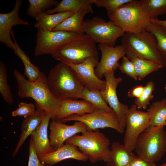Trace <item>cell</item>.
<instances>
[{
    "label": "cell",
    "instance_id": "6da1fadb",
    "mask_svg": "<svg viewBox=\"0 0 166 166\" xmlns=\"http://www.w3.org/2000/svg\"><path fill=\"white\" fill-rule=\"evenodd\" d=\"M18 86V95L20 98L30 97L35 105L44 110L52 120L55 119L61 104V100L56 98L48 86L47 77L42 72L38 79L31 82L16 68L13 71Z\"/></svg>",
    "mask_w": 166,
    "mask_h": 166
},
{
    "label": "cell",
    "instance_id": "7a4b0ae2",
    "mask_svg": "<svg viewBox=\"0 0 166 166\" xmlns=\"http://www.w3.org/2000/svg\"><path fill=\"white\" fill-rule=\"evenodd\" d=\"M47 81L51 92L59 100L80 98L84 88L72 68L62 62L51 69Z\"/></svg>",
    "mask_w": 166,
    "mask_h": 166
},
{
    "label": "cell",
    "instance_id": "3957f363",
    "mask_svg": "<svg viewBox=\"0 0 166 166\" xmlns=\"http://www.w3.org/2000/svg\"><path fill=\"white\" fill-rule=\"evenodd\" d=\"M81 135H76L65 142L73 144L88 157L92 163L99 161L107 162L109 156L110 140L99 131L87 129Z\"/></svg>",
    "mask_w": 166,
    "mask_h": 166
},
{
    "label": "cell",
    "instance_id": "277c9868",
    "mask_svg": "<svg viewBox=\"0 0 166 166\" xmlns=\"http://www.w3.org/2000/svg\"><path fill=\"white\" fill-rule=\"evenodd\" d=\"M126 51L139 57L166 66V60L160 53L156 38L146 29L136 33H125L121 39Z\"/></svg>",
    "mask_w": 166,
    "mask_h": 166
},
{
    "label": "cell",
    "instance_id": "5b68a950",
    "mask_svg": "<svg viewBox=\"0 0 166 166\" xmlns=\"http://www.w3.org/2000/svg\"><path fill=\"white\" fill-rule=\"evenodd\" d=\"M51 55L55 59L67 64H79L89 58L98 57L96 43L85 33L60 47Z\"/></svg>",
    "mask_w": 166,
    "mask_h": 166
},
{
    "label": "cell",
    "instance_id": "8992f818",
    "mask_svg": "<svg viewBox=\"0 0 166 166\" xmlns=\"http://www.w3.org/2000/svg\"><path fill=\"white\" fill-rule=\"evenodd\" d=\"M134 150L137 156L153 163L166 152V131L164 126H149L139 136Z\"/></svg>",
    "mask_w": 166,
    "mask_h": 166
},
{
    "label": "cell",
    "instance_id": "52a82bcc",
    "mask_svg": "<svg viewBox=\"0 0 166 166\" xmlns=\"http://www.w3.org/2000/svg\"><path fill=\"white\" fill-rule=\"evenodd\" d=\"M109 18L125 33H139L145 30L150 22L139 1L136 0L122 5Z\"/></svg>",
    "mask_w": 166,
    "mask_h": 166
},
{
    "label": "cell",
    "instance_id": "ba28073f",
    "mask_svg": "<svg viewBox=\"0 0 166 166\" xmlns=\"http://www.w3.org/2000/svg\"><path fill=\"white\" fill-rule=\"evenodd\" d=\"M83 31L96 43L113 46L117 38L125 33L112 21L106 22L99 17L84 21Z\"/></svg>",
    "mask_w": 166,
    "mask_h": 166
},
{
    "label": "cell",
    "instance_id": "9c48e42d",
    "mask_svg": "<svg viewBox=\"0 0 166 166\" xmlns=\"http://www.w3.org/2000/svg\"><path fill=\"white\" fill-rule=\"evenodd\" d=\"M37 29L34 51L36 57L51 55L60 47L83 34L61 31H46Z\"/></svg>",
    "mask_w": 166,
    "mask_h": 166
},
{
    "label": "cell",
    "instance_id": "30bf717a",
    "mask_svg": "<svg viewBox=\"0 0 166 166\" xmlns=\"http://www.w3.org/2000/svg\"><path fill=\"white\" fill-rule=\"evenodd\" d=\"M62 122L71 121H81L93 131L99 128H109L120 133L124 132L118 119L114 112H108L96 109L91 113L81 114H74L60 120Z\"/></svg>",
    "mask_w": 166,
    "mask_h": 166
},
{
    "label": "cell",
    "instance_id": "8fae6325",
    "mask_svg": "<svg viewBox=\"0 0 166 166\" xmlns=\"http://www.w3.org/2000/svg\"><path fill=\"white\" fill-rule=\"evenodd\" d=\"M148 112L137 109L133 104L128 108L126 118L124 144L130 151L134 150L139 135L150 126Z\"/></svg>",
    "mask_w": 166,
    "mask_h": 166
},
{
    "label": "cell",
    "instance_id": "7c38bea8",
    "mask_svg": "<svg viewBox=\"0 0 166 166\" xmlns=\"http://www.w3.org/2000/svg\"><path fill=\"white\" fill-rule=\"evenodd\" d=\"M114 71L110 70L104 74L106 86L104 90L100 92L105 101L116 114L121 126L124 129L129 108L118 100L116 89L118 85L122 81V79L121 77H116Z\"/></svg>",
    "mask_w": 166,
    "mask_h": 166
},
{
    "label": "cell",
    "instance_id": "4fadbf2b",
    "mask_svg": "<svg viewBox=\"0 0 166 166\" xmlns=\"http://www.w3.org/2000/svg\"><path fill=\"white\" fill-rule=\"evenodd\" d=\"M99 62L98 57H93L79 64H66L74 71L84 87L90 90L102 91L105 89L106 81L98 78L95 72Z\"/></svg>",
    "mask_w": 166,
    "mask_h": 166
},
{
    "label": "cell",
    "instance_id": "5bb4252c",
    "mask_svg": "<svg viewBox=\"0 0 166 166\" xmlns=\"http://www.w3.org/2000/svg\"><path fill=\"white\" fill-rule=\"evenodd\" d=\"M98 48L101 52V58L95 72L97 77L101 79L106 73L115 71L119 68V61L126 56V48L122 44L115 46L99 44Z\"/></svg>",
    "mask_w": 166,
    "mask_h": 166
},
{
    "label": "cell",
    "instance_id": "9a60e30c",
    "mask_svg": "<svg viewBox=\"0 0 166 166\" xmlns=\"http://www.w3.org/2000/svg\"><path fill=\"white\" fill-rule=\"evenodd\" d=\"M87 129L86 124L81 121H76L73 124L68 125L60 120H52L49 123L50 143L56 150L63 145L64 143L73 136Z\"/></svg>",
    "mask_w": 166,
    "mask_h": 166
},
{
    "label": "cell",
    "instance_id": "2e32d148",
    "mask_svg": "<svg viewBox=\"0 0 166 166\" xmlns=\"http://www.w3.org/2000/svg\"><path fill=\"white\" fill-rule=\"evenodd\" d=\"M22 3L21 0H16L11 11L6 13H0V41L13 50L15 46L10 36L12 27L17 25H29L28 22L22 20L19 15Z\"/></svg>",
    "mask_w": 166,
    "mask_h": 166
},
{
    "label": "cell",
    "instance_id": "e0dca14e",
    "mask_svg": "<svg viewBox=\"0 0 166 166\" xmlns=\"http://www.w3.org/2000/svg\"><path fill=\"white\" fill-rule=\"evenodd\" d=\"M38 158L42 163L49 166H52L69 159L83 161L89 160L88 156L81 151L77 146L66 143L51 152L38 156Z\"/></svg>",
    "mask_w": 166,
    "mask_h": 166
},
{
    "label": "cell",
    "instance_id": "ac0fdd59",
    "mask_svg": "<svg viewBox=\"0 0 166 166\" xmlns=\"http://www.w3.org/2000/svg\"><path fill=\"white\" fill-rule=\"evenodd\" d=\"M50 119L49 116L46 114L39 125L30 135V139L38 156L55 150L51 144L48 137V128Z\"/></svg>",
    "mask_w": 166,
    "mask_h": 166
},
{
    "label": "cell",
    "instance_id": "d6986e66",
    "mask_svg": "<svg viewBox=\"0 0 166 166\" xmlns=\"http://www.w3.org/2000/svg\"><path fill=\"white\" fill-rule=\"evenodd\" d=\"M96 109L93 105L83 99H62L61 100L60 105L55 119L61 120L73 115L90 113Z\"/></svg>",
    "mask_w": 166,
    "mask_h": 166
},
{
    "label": "cell",
    "instance_id": "ffe728a7",
    "mask_svg": "<svg viewBox=\"0 0 166 166\" xmlns=\"http://www.w3.org/2000/svg\"><path fill=\"white\" fill-rule=\"evenodd\" d=\"M36 109L34 113L24 119L21 126V132L17 144L12 153L14 157L27 138L37 128L46 114L45 111L35 105Z\"/></svg>",
    "mask_w": 166,
    "mask_h": 166
},
{
    "label": "cell",
    "instance_id": "44dd1931",
    "mask_svg": "<svg viewBox=\"0 0 166 166\" xmlns=\"http://www.w3.org/2000/svg\"><path fill=\"white\" fill-rule=\"evenodd\" d=\"M74 13L65 11L48 14L45 11L38 14L34 17L37 22L34 26L46 31H52Z\"/></svg>",
    "mask_w": 166,
    "mask_h": 166
},
{
    "label": "cell",
    "instance_id": "7402d4cb",
    "mask_svg": "<svg viewBox=\"0 0 166 166\" xmlns=\"http://www.w3.org/2000/svg\"><path fill=\"white\" fill-rule=\"evenodd\" d=\"M135 156L124 144L114 142L111 144L106 164L108 166H128Z\"/></svg>",
    "mask_w": 166,
    "mask_h": 166
},
{
    "label": "cell",
    "instance_id": "603a6c76",
    "mask_svg": "<svg viewBox=\"0 0 166 166\" xmlns=\"http://www.w3.org/2000/svg\"><path fill=\"white\" fill-rule=\"evenodd\" d=\"M94 0H62L53 9L45 11L48 14L57 12L71 11L74 13L85 11L88 13H93L92 5Z\"/></svg>",
    "mask_w": 166,
    "mask_h": 166
},
{
    "label": "cell",
    "instance_id": "cb8c5ba5",
    "mask_svg": "<svg viewBox=\"0 0 166 166\" xmlns=\"http://www.w3.org/2000/svg\"><path fill=\"white\" fill-rule=\"evenodd\" d=\"M126 56L133 63L139 81L143 80L149 74L164 67L158 63L139 57L128 52L126 51Z\"/></svg>",
    "mask_w": 166,
    "mask_h": 166
},
{
    "label": "cell",
    "instance_id": "d4e9b609",
    "mask_svg": "<svg viewBox=\"0 0 166 166\" xmlns=\"http://www.w3.org/2000/svg\"><path fill=\"white\" fill-rule=\"evenodd\" d=\"M11 35L14 39L15 48L13 50L16 56L21 60L24 66V74L30 81H36L39 77L41 72L39 68L33 64L30 61L29 57L21 48L17 42L14 36V33L12 30Z\"/></svg>",
    "mask_w": 166,
    "mask_h": 166
},
{
    "label": "cell",
    "instance_id": "484cf974",
    "mask_svg": "<svg viewBox=\"0 0 166 166\" xmlns=\"http://www.w3.org/2000/svg\"><path fill=\"white\" fill-rule=\"evenodd\" d=\"M88 13L85 11L74 13L52 31H61L79 34H84V18L85 14Z\"/></svg>",
    "mask_w": 166,
    "mask_h": 166
},
{
    "label": "cell",
    "instance_id": "4316f807",
    "mask_svg": "<svg viewBox=\"0 0 166 166\" xmlns=\"http://www.w3.org/2000/svg\"><path fill=\"white\" fill-rule=\"evenodd\" d=\"M151 127L164 126L166 121V98L153 102L147 109Z\"/></svg>",
    "mask_w": 166,
    "mask_h": 166
},
{
    "label": "cell",
    "instance_id": "83f0119b",
    "mask_svg": "<svg viewBox=\"0 0 166 166\" xmlns=\"http://www.w3.org/2000/svg\"><path fill=\"white\" fill-rule=\"evenodd\" d=\"M139 2L150 19L166 14V0H140Z\"/></svg>",
    "mask_w": 166,
    "mask_h": 166
},
{
    "label": "cell",
    "instance_id": "f1b7e54d",
    "mask_svg": "<svg viewBox=\"0 0 166 166\" xmlns=\"http://www.w3.org/2000/svg\"><path fill=\"white\" fill-rule=\"evenodd\" d=\"M80 98L88 101L97 109L108 112H113L104 100L100 90H90L84 87Z\"/></svg>",
    "mask_w": 166,
    "mask_h": 166
},
{
    "label": "cell",
    "instance_id": "f546056e",
    "mask_svg": "<svg viewBox=\"0 0 166 166\" xmlns=\"http://www.w3.org/2000/svg\"><path fill=\"white\" fill-rule=\"evenodd\" d=\"M145 29L155 37L158 49L166 60V28L150 22Z\"/></svg>",
    "mask_w": 166,
    "mask_h": 166
},
{
    "label": "cell",
    "instance_id": "4dcf8cb0",
    "mask_svg": "<svg viewBox=\"0 0 166 166\" xmlns=\"http://www.w3.org/2000/svg\"><path fill=\"white\" fill-rule=\"evenodd\" d=\"M0 93L4 101L11 104L14 100L8 83L7 75L5 64L0 61Z\"/></svg>",
    "mask_w": 166,
    "mask_h": 166
},
{
    "label": "cell",
    "instance_id": "1f68e13d",
    "mask_svg": "<svg viewBox=\"0 0 166 166\" xmlns=\"http://www.w3.org/2000/svg\"><path fill=\"white\" fill-rule=\"evenodd\" d=\"M28 2L29 6L26 13L29 16L34 18L38 14L45 11L46 9L53 6H55L59 3L57 0H29Z\"/></svg>",
    "mask_w": 166,
    "mask_h": 166
},
{
    "label": "cell",
    "instance_id": "d6a6232c",
    "mask_svg": "<svg viewBox=\"0 0 166 166\" xmlns=\"http://www.w3.org/2000/svg\"><path fill=\"white\" fill-rule=\"evenodd\" d=\"M155 89V85L152 81L148 82L145 86L144 90L140 97L135 98L134 104L139 110L147 108L150 104V101L154 98L153 92Z\"/></svg>",
    "mask_w": 166,
    "mask_h": 166
},
{
    "label": "cell",
    "instance_id": "836d02e7",
    "mask_svg": "<svg viewBox=\"0 0 166 166\" xmlns=\"http://www.w3.org/2000/svg\"><path fill=\"white\" fill-rule=\"evenodd\" d=\"M132 0H94V3L99 7L105 8L109 17L122 5Z\"/></svg>",
    "mask_w": 166,
    "mask_h": 166
},
{
    "label": "cell",
    "instance_id": "e575fe53",
    "mask_svg": "<svg viewBox=\"0 0 166 166\" xmlns=\"http://www.w3.org/2000/svg\"><path fill=\"white\" fill-rule=\"evenodd\" d=\"M36 110L35 105L31 103L21 102L19 103L18 108L12 112V116H23L25 118L34 114Z\"/></svg>",
    "mask_w": 166,
    "mask_h": 166
},
{
    "label": "cell",
    "instance_id": "d590c367",
    "mask_svg": "<svg viewBox=\"0 0 166 166\" xmlns=\"http://www.w3.org/2000/svg\"><path fill=\"white\" fill-rule=\"evenodd\" d=\"M121 72L137 81L138 77L132 62L126 56L122 58L121 64L118 68Z\"/></svg>",
    "mask_w": 166,
    "mask_h": 166
},
{
    "label": "cell",
    "instance_id": "8d00e7d4",
    "mask_svg": "<svg viewBox=\"0 0 166 166\" xmlns=\"http://www.w3.org/2000/svg\"><path fill=\"white\" fill-rule=\"evenodd\" d=\"M28 166H49L41 162L30 139L29 141V157Z\"/></svg>",
    "mask_w": 166,
    "mask_h": 166
},
{
    "label": "cell",
    "instance_id": "74e56055",
    "mask_svg": "<svg viewBox=\"0 0 166 166\" xmlns=\"http://www.w3.org/2000/svg\"><path fill=\"white\" fill-rule=\"evenodd\" d=\"M128 166H156L155 163L147 161L142 158L136 156Z\"/></svg>",
    "mask_w": 166,
    "mask_h": 166
},
{
    "label": "cell",
    "instance_id": "f35d334b",
    "mask_svg": "<svg viewBox=\"0 0 166 166\" xmlns=\"http://www.w3.org/2000/svg\"><path fill=\"white\" fill-rule=\"evenodd\" d=\"M145 86L142 85L135 86L128 90V96L130 98H139L142 95Z\"/></svg>",
    "mask_w": 166,
    "mask_h": 166
},
{
    "label": "cell",
    "instance_id": "ab89813d",
    "mask_svg": "<svg viewBox=\"0 0 166 166\" xmlns=\"http://www.w3.org/2000/svg\"><path fill=\"white\" fill-rule=\"evenodd\" d=\"M150 22L166 28V20H159L156 18L150 19Z\"/></svg>",
    "mask_w": 166,
    "mask_h": 166
},
{
    "label": "cell",
    "instance_id": "60d3db41",
    "mask_svg": "<svg viewBox=\"0 0 166 166\" xmlns=\"http://www.w3.org/2000/svg\"><path fill=\"white\" fill-rule=\"evenodd\" d=\"M160 166H166V163L160 165Z\"/></svg>",
    "mask_w": 166,
    "mask_h": 166
},
{
    "label": "cell",
    "instance_id": "b9f144b4",
    "mask_svg": "<svg viewBox=\"0 0 166 166\" xmlns=\"http://www.w3.org/2000/svg\"><path fill=\"white\" fill-rule=\"evenodd\" d=\"M165 91L166 92V84L165 86Z\"/></svg>",
    "mask_w": 166,
    "mask_h": 166
},
{
    "label": "cell",
    "instance_id": "7bdbcfd3",
    "mask_svg": "<svg viewBox=\"0 0 166 166\" xmlns=\"http://www.w3.org/2000/svg\"><path fill=\"white\" fill-rule=\"evenodd\" d=\"M164 126H166V122H165V123H164Z\"/></svg>",
    "mask_w": 166,
    "mask_h": 166
}]
</instances>
